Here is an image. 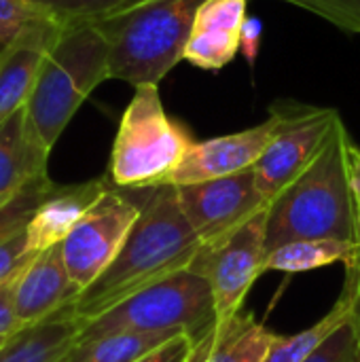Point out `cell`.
Returning <instances> with one entry per match:
<instances>
[{
    "instance_id": "6da1fadb",
    "label": "cell",
    "mask_w": 360,
    "mask_h": 362,
    "mask_svg": "<svg viewBox=\"0 0 360 362\" xmlns=\"http://www.w3.org/2000/svg\"><path fill=\"white\" fill-rule=\"evenodd\" d=\"M140 199V218L108 269L70 305L59 310L85 325L132 295L191 267L202 242L185 218L176 187L159 185L134 189Z\"/></svg>"
},
{
    "instance_id": "7a4b0ae2",
    "label": "cell",
    "mask_w": 360,
    "mask_h": 362,
    "mask_svg": "<svg viewBox=\"0 0 360 362\" xmlns=\"http://www.w3.org/2000/svg\"><path fill=\"white\" fill-rule=\"evenodd\" d=\"M348 136L339 119L314 163L269 204L267 252L297 240L360 244L359 214L346 165Z\"/></svg>"
},
{
    "instance_id": "3957f363",
    "label": "cell",
    "mask_w": 360,
    "mask_h": 362,
    "mask_svg": "<svg viewBox=\"0 0 360 362\" xmlns=\"http://www.w3.org/2000/svg\"><path fill=\"white\" fill-rule=\"evenodd\" d=\"M110 78L108 42L95 23L66 25L45 57L25 112L38 142L51 153L91 91Z\"/></svg>"
},
{
    "instance_id": "277c9868",
    "label": "cell",
    "mask_w": 360,
    "mask_h": 362,
    "mask_svg": "<svg viewBox=\"0 0 360 362\" xmlns=\"http://www.w3.org/2000/svg\"><path fill=\"white\" fill-rule=\"evenodd\" d=\"M206 0H146L125 13L98 21L108 42L110 78L159 85L182 62L195 15Z\"/></svg>"
},
{
    "instance_id": "5b68a950",
    "label": "cell",
    "mask_w": 360,
    "mask_h": 362,
    "mask_svg": "<svg viewBox=\"0 0 360 362\" xmlns=\"http://www.w3.org/2000/svg\"><path fill=\"white\" fill-rule=\"evenodd\" d=\"M191 144L189 132L168 117L159 85L134 87L119 121L106 176L117 189L129 191L166 185Z\"/></svg>"
},
{
    "instance_id": "8992f818",
    "label": "cell",
    "mask_w": 360,
    "mask_h": 362,
    "mask_svg": "<svg viewBox=\"0 0 360 362\" xmlns=\"http://www.w3.org/2000/svg\"><path fill=\"white\" fill-rule=\"evenodd\" d=\"M214 327L216 314L208 280L185 269L81 325L76 346L117 333H187L199 339Z\"/></svg>"
},
{
    "instance_id": "52a82bcc",
    "label": "cell",
    "mask_w": 360,
    "mask_h": 362,
    "mask_svg": "<svg viewBox=\"0 0 360 362\" xmlns=\"http://www.w3.org/2000/svg\"><path fill=\"white\" fill-rule=\"evenodd\" d=\"M269 112L278 117V129L255 165L257 187L272 204L320 155L342 115L335 108L299 102H276Z\"/></svg>"
},
{
    "instance_id": "ba28073f",
    "label": "cell",
    "mask_w": 360,
    "mask_h": 362,
    "mask_svg": "<svg viewBox=\"0 0 360 362\" xmlns=\"http://www.w3.org/2000/svg\"><path fill=\"white\" fill-rule=\"evenodd\" d=\"M136 191L117 189L112 182L87 210L70 235L59 244L62 257L79 295L91 286L117 259L136 221L140 218Z\"/></svg>"
},
{
    "instance_id": "9c48e42d",
    "label": "cell",
    "mask_w": 360,
    "mask_h": 362,
    "mask_svg": "<svg viewBox=\"0 0 360 362\" xmlns=\"http://www.w3.org/2000/svg\"><path fill=\"white\" fill-rule=\"evenodd\" d=\"M267 210L255 214L238 231L214 246H202L191 263V272L208 280L216 325L229 320L242 310V303L263 276L265 261V235H267Z\"/></svg>"
},
{
    "instance_id": "30bf717a",
    "label": "cell",
    "mask_w": 360,
    "mask_h": 362,
    "mask_svg": "<svg viewBox=\"0 0 360 362\" xmlns=\"http://www.w3.org/2000/svg\"><path fill=\"white\" fill-rule=\"evenodd\" d=\"M180 210L202 246H214L255 214L269 208L257 187L255 168L204 182L176 187Z\"/></svg>"
},
{
    "instance_id": "8fae6325",
    "label": "cell",
    "mask_w": 360,
    "mask_h": 362,
    "mask_svg": "<svg viewBox=\"0 0 360 362\" xmlns=\"http://www.w3.org/2000/svg\"><path fill=\"white\" fill-rule=\"evenodd\" d=\"M276 129L278 117L269 112L263 123L248 129L210 138L204 142H193L182 163L174 170L166 185L182 187L252 170L276 136Z\"/></svg>"
},
{
    "instance_id": "7c38bea8",
    "label": "cell",
    "mask_w": 360,
    "mask_h": 362,
    "mask_svg": "<svg viewBox=\"0 0 360 362\" xmlns=\"http://www.w3.org/2000/svg\"><path fill=\"white\" fill-rule=\"evenodd\" d=\"M64 28L55 17L38 19L0 49V125L28 104L45 57Z\"/></svg>"
},
{
    "instance_id": "4fadbf2b",
    "label": "cell",
    "mask_w": 360,
    "mask_h": 362,
    "mask_svg": "<svg viewBox=\"0 0 360 362\" xmlns=\"http://www.w3.org/2000/svg\"><path fill=\"white\" fill-rule=\"evenodd\" d=\"M108 187V176L76 185H53L23 227L28 250L40 255L59 246Z\"/></svg>"
},
{
    "instance_id": "5bb4252c",
    "label": "cell",
    "mask_w": 360,
    "mask_h": 362,
    "mask_svg": "<svg viewBox=\"0 0 360 362\" xmlns=\"http://www.w3.org/2000/svg\"><path fill=\"white\" fill-rule=\"evenodd\" d=\"M248 0H206L193 21L182 59L199 70H221L240 51Z\"/></svg>"
},
{
    "instance_id": "9a60e30c",
    "label": "cell",
    "mask_w": 360,
    "mask_h": 362,
    "mask_svg": "<svg viewBox=\"0 0 360 362\" xmlns=\"http://www.w3.org/2000/svg\"><path fill=\"white\" fill-rule=\"evenodd\" d=\"M76 297L79 288L68 276L62 246H53L36 255L19 274L15 288V314L21 329L32 327L49 320Z\"/></svg>"
},
{
    "instance_id": "2e32d148",
    "label": "cell",
    "mask_w": 360,
    "mask_h": 362,
    "mask_svg": "<svg viewBox=\"0 0 360 362\" xmlns=\"http://www.w3.org/2000/svg\"><path fill=\"white\" fill-rule=\"evenodd\" d=\"M47 161L49 151L34 136L23 106L0 125V206L30 180L47 174Z\"/></svg>"
},
{
    "instance_id": "e0dca14e",
    "label": "cell",
    "mask_w": 360,
    "mask_h": 362,
    "mask_svg": "<svg viewBox=\"0 0 360 362\" xmlns=\"http://www.w3.org/2000/svg\"><path fill=\"white\" fill-rule=\"evenodd\" d=\"M79 322L57 312L45 322L23 327L0 348V362H64L76 346Z\"/></svg>"
},
{
    "instance_id": "ac0fdd59",
    "label": "cell",
    "mask_w": 360,
    "mask_h": 362,
    "mask_svg": "<svg viewBox=\"0 0 360 362\" xmlns=\"http://www.w3.org/2000/svg\"><path fill=\"white\" fill-rule=\"evenodd\" d=\"M278 337L252 314L238 312L214 327L202 362H263Z\"/></svg>"
},
{
    "instance_id": "d6986e66",
    "label": "cell",
    "mask_w": 360,
    "mask_h": 362,
    "mask_svg": "<svg viewBox=\"0 0 360 362\" xmlns=\"http://www.w3.org/2000/svg\"><path fill=\"white\" fill-rule=\"evenodd\" d=\"M360 252V244L342 242V240H297L282 244L265 255V272H284L301 274L337 263H352Z\"/></svg>"
},
{
    "instance_id": "ffe728a7",
    "label": "cell",
    "mask_w": 360,
    "mask_h": 362,
    "mask_svg": "<svg viewBox=\"0 0 360 362\" xmlns=\"http://www.w3.org/2000/svg\"><path fill=\"white\" fill-rule=\"evenodd\" d=\"M187 333H117L74 346L64 362H136Z\"/></svg>"
},
{
    "instance_id": "44dd1931",
    "label": "cell",
    "mask_w": 360,
    "mask_h": 362,
    "mask_svg": "<svg viewBox=\"0 0 360 362\" xmlns=\"http://www.w3.org/2000/svg\"><path fill=\"white\" fill-rule=\"evenodd\" d=\"M348 320H350V301L342 295L337 303L325 314V318H320L310 329L289 337L280 335L263 362H306L329 335H333Z\"/></svg>"
},
{
    "instance_id": "7402d4cb",
    "label": "cell",
    "mask_w": 360,
    "mask_h": 362,
    "mask_svg": "<svg viewBox=\"0 0 360 362\" xmlns=\"http://www.w3.org/2000/svg\"><path fill=\"white\" fill-rule=\"evenodd\" d=\"M66 25L98 23L119 13H125L146 0H30Z\"/></svg>"
},
{
    "instance_id": "603a6c76",
    "label": "cell",
    "mask_w": 360,
    "mask_h": 362,
    "mask_svg": "<svg viewBox=\"0 0 360 362\" xmlns=\"http://www.w3.org/2000/svg\"><path fill=\"white\" fill-rule=\"evenodd\" d=\"M53 185L55 182L49 178V174H40L34 180H30L11 202L0 206V242L21 231L28 225L34 210L38 208L42 197L51 191Z\"/></svg>"
},
{
    "instance_id": "cb8c5ba5",
    "label": "cell",
    "mask_w": 360,
    "mask_h": 362,
    "mask_svg": "<svg viewBox=\"0 0 360 362\" xmlns=\"http://www.w3.org/2000/svg\"><path fill=\"white\" fill-rule=\"evenodd\" d=\"M303 8L335 28L360 36V0H278Z\"/></svg>"
},
{
    "instance_id": "d4e9b609",
    "label": "cell",
    "mask_w": 360,
    "mask_h": 362,
    "mask_svg": "<svg viewBox=\"0 0 360 362\" xmlns=\"http://www.w3.org/2000/svg\"><path fill=\"white\" fill-rule=\"evenodd\" d=\"M53 17L30 0H0V49L8 45L28 23Z\"/></svg>"
},
{
    "instance_id": "484cf974",
    "label": "cell",
    "mask_w": 360,
    "mask_h": 362,
    "mask_svg": "<svg viewBox=\"0 0 360 362\" xmlns=\"http://www.w3.org/2000/svg\"><path fill=\"white\" fill-rule=\"evenodd\" d=\"M212 331L199 339H195L191 335H178L136 362H202L206 348L210 344Z\"/></svg>"
},
{
    "instance_id": "4316f807",
    "label": "cell",
    "mask_w": 360,
    "mask_h": 362,
    "mask_svg": "<svg viewBox=\"0 0 360 362\" xmlns=\"http://www.w3.org/2000/svg\"><path fill=\"white\" fill-rule=\"evenodd\" d=\"M306 362H360V344L350 320L329 335Z\"/></svg>"
},
{
    "instance_id": "83f0119b",
    "label": "cell",
    "mask_w": 360,
    "mask_h": 362,
    "mask_svg": "<svg viewBox=\"0 0 360 362\" xmlns=\"http://www.w3.org/2000/svg\"><path fill=\"white\" fill-rule=\"evenodd\" d=\"M36 255H32L28 250V244H25V231H17L13 233L11 238L2 240L0 242V282L19 274L21 269H25L32 259Z\"/></svg>"
},
{
    "instance_id": "f1b7e54d",
    "label": "cell",
    "mask_w": 360,
    "mask_h": 362,
    "mask_svg": "<svg viewBox=\"0 0 360 362\" xmlns=\"http://www.w3.org/2000/svg\"><path fill=\"white\" fill-rule=\"evenodd\" d=\"M19 274L0 282V337H11L13 333L21 331V325L15 314V288Z\"/></svg>"
},
{
    "instance_id": "f546056e",
    "label": "cell",
    "mask_w": 360,
    "mask_h": 362,
    "mask_svg": "<svg viewBox=\"0 0 360 362\" xmlns=\"http://www.w3.org/2000/svg\"><path fill=\"white\" fill-rule=\"evenodd\" d=\"M342 295L350 301V325L360 344V252L352 263L346 265V284Z\"/></svg>"
},
{
    "instance_id": "4dcf8cb0",
    "label": "cell",
    "mask_w": 360,
    "mask_h": 362,
    "mask_svg": "<svg viewBox=\"0 0 360 362\" xmlns=\"http://www.w3.org/2000/svg\"><path fill=\"white\" fill-rule=\"evenodd\" d=\"M261 34H263V25L259 19L255 17H246L244 28H242V36H240V53L252 64L259 55L261 49Z\"/></svg>"
},
{
    "instance_id": "1f68e13d",
    "label": "cell",
    "mask_w": 360,
    "mask_h": 362,
    "mask_svg": "<svg viewBox=\"0 0 360 362\" xmlns=\"http://www.w3.org/2000/svg\"><path fill=\"white\" fill-rule=\"evenodd\" d=\"M346 165H348V180H350V189H352V197H354L360 223V148L354 144V140L350 136L346 140Z\"/></svg>"
},
{
    "instance_id": "d6a6232c",
    "label": "cell",
    "mask_w": 360,
    "mask_h": 362,
    "mask_svg": "<svg viewBox=\"0 0 360 362\" xmlns=\"http://www.w3.org/2000/svg\"><path fill=\"white\" fill-rule=\"evenodd\" d=\"M6 339H8V337H0V348L4 346V341H6Z\"/></svg>"
}]
</instances>
